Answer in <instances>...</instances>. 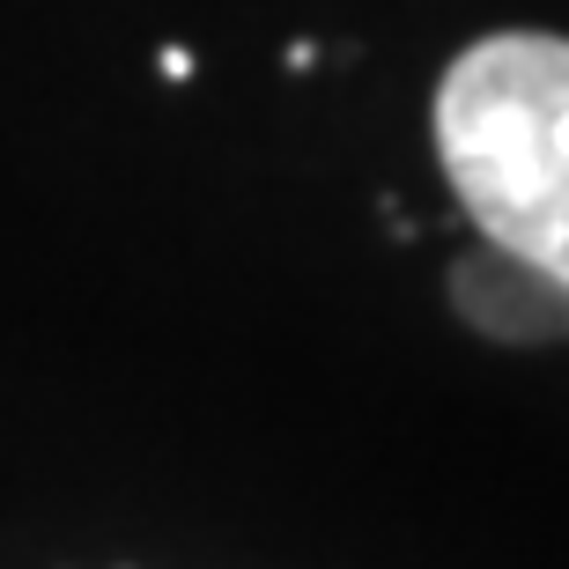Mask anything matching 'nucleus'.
Returning a JSON list of instances; mask_svg holds the SVG:
<instances>
[{
  "label": "nucleus",
  "instance_id": "2",
  "mask_svg": "<svg viewBox=\"0 0 569 569\" xmlns=\"http://www.w3.org/2000/svg\"><path fill=\"white\" fill-rule=\"evenodd\" d=\"M451 289H459V311L473 318L481 333H503V340H555V333H569V296L555 289L540 267L496 252V244H488L481 259H466Z\"/></svg>",
  "mask_w": 569,
  "mask_h": 569
},
{
  "label": "nucleus",
  "instance_id": "1",
  "mask_svg": "<svg viewBox=\"0 0 569 569\" xmlns=\"http://www.w3.org/2000/svg\"><path fill=\"white\" fill-rule=\"evenodd\" d=\"M429 119L473 230L569 296V38L503 30L466 44Z\"/></svg>",
  "mask_w": 569,
  "mask_h": 569
}]
</instances>
